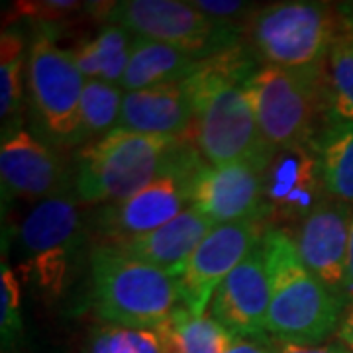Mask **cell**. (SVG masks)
I'll use <instances>...</instances> for the list:
<instances>
[{
    "label": "cell",
    "mask_w": 353,
    "mask_h": 353,
    "mask_svg": "<svg viewBox=\"0 0 353 353\" xmlns=\"http://www.w3.org/2000/svg\"><path fill=\"white\" fill-rule=\"evenodd\" d=\"M340 6L341 14L350 20V24L353 26V4H338Z\"/></svg>",
    "instance_id": "obj_34"
},
{
    "label": "cell",
    "mask_w": 353,
    "mask_h": 353,
    "mask_svg": "<svg viewBox=\"0 0 353 353\" xmlns=\"http://www.w3.org/2000/svg\"><path fill=\"white\" fill-rule=\"evenodd\" d=\"M269 299L271 289L261 238L218 287L208 314L238 340H265L269 338L265 328Z\"/></svg>",
    "instance_id": "obj_16"
},
{
    "label": "cell",
    "mask_w": 353,
    "mask_h": 353,
    "mask_svg": "<svg viewBox=\"0 0 353 353\" xmlns=\"http://www.w3.org/2000/svg\"><path fill=\"white\" fill-rule=\"evenodd\" d=\"M261 67L252 50L240 48L204 59L187 79L192 101V139L208 165L248 161L265 169L275 150L265 141L245 97V81Z\"/></svg>",
    "instance_id": "obj_1"
},
{
    "label": "cell",
    "mask_w": 353,
    "mask_h": 353,
    "mask_svg": "<svg viewBox=\"0 0 353 353\" xmlns=\"http://www.w3.org/2000/svg\"><path fill=\"white\" fill-rule=\"evenodd\" d=\"M243 88L259 132L273 150L310 145L324 126L322 67L261 65Z\"/></svg>",
    "instance_id": "obj_7"
},
{
    "label": "cell",
    "mask_w": 353,
    "mask_h": 353,
    "mask_svg": "<svg viewBox=\"0 0 353 353\" xmlns=\"http://www.w3.org/2000/svg\"><path fill=\"white\" fill-rule=\"evenodd\" d=\"M24 320H22V285L6 255L0 261V336L2 352H12L22 340Z\"/></svg>",
    "instance_id": "obj_27"
},
{
    "label": "cell",
    "mask_w": 353,
    "mask_h": 353,
    "mask_svg": "<svg viewBox=\"0 0 353 353\" xmlns=\"http://www.w3.org/2000/svg\"><path fill=\"white\" fill-rule=\"evenodd\" d=\"M310 150L330 196L353 204V124H324L310 141Z\"/></svg>",
    "instance_id": "obj_22"
},
{
    "label": "cell",
    "mask_w": 353,
    "mask_h": 353,
    "mask_svg": "<svg viewBox=\"0 0 353 353\" xmlns=\"http://www.w3.org/2000/svg\"><path fill=\"white\" fill-rule=\"evenodd\" d=\"M265 265L269 273V338L283 343L322 345L338 336L345 303L304 267L289 232L267 226Z\"/></svg>",
    "instance_id": "obj_2"
},
{
    "label": "cell",
    "mask_w": 353,
    "mask_h": 353,
    "mask_svg": "<svg viewBox=\"0 0 353 353\" xmlns=\"http://www.w3.org/2000/svg\"><path fill=\"white\" fill-rule=\"evenodd\" d=\"M322 102L324 124H353V26L343 14L322 63Z\"/></svg>",
    "instance_id": "obj_21"
},
{
    "label": "cell",
    "mask_w": 353,
    "mask_h": 353,
    "mask_svg": "<svg viewBox=\"0 0 353 353\" xmlns=\"http://www.w3.org/2000/svg\"><path fill=\"white\" fill-rule=\"evenodd\" d=\"M202 61L173 46L138 38L120 87L128 92V90L185 83L199 71Z\"/></svg>",
    "instance_id": "obj_19"
},
{
    "label": "cell",
    "mask_w": 353,
    "mask_h": 353,
    "mask_svg": "<svg viewBox=\"0 0 353 353\" xmlns=\"http://www.w3.org/2000/svg\"><path fill=\"white\" fill-rule=\"evenodd\" d=\"M83 353H171V347L165 324L152 330L97 324L88 332Z\"/></svg>",
    "instance_id": "obj_26"
},
{
    "label": "cell",
    "mask_w": 353,
    "mask_h": 353,
    "mask_svg": "<svg viewBox=\"0 0 353 353\" xmlns=\"http://www.w3.org/2000/svg\"><path fill=\"white\" fill-rule=\"evenodd\" d=\"M0 179L4 199H24L36 204L71 192L75 169L51 143L20 128L2 136Z\"/></svg>",
    "instance_id": "obj_13"
},
{
    "label": "cell",
    "mask_w": 353,
    "mask_h": 353,
    "mask_svg": "<svg viewBox=\"0 0 353 353\" xmlns=\"http://www.w3.org/2000/svg\"><path fill=\"white\" fill-rule=\"evenodd\" d=\"M24 34L14 28L4 26L0 36V118L2 136L16 132L22 124L24 114V75L28 69Z\"/></svg>",
    "instance_id": "obj_23"
},
{
    "label": "cell",
    "mask_w": 353,
    "mask_h": 353,
    "mask_svg": "<svg viewBox=\"0 0 353 353\" xmlns=\"http://www.w3.org/2000/svg\"><path fill=\"white\" fill-rule=\"evenodd\" d=\"M341 26L338 4L290 0L259 6L243 28V43L261 65L322 67Z\"/></svg>",
    "instance_id": "obj_6"
},
{
    "label": "cell",
    "mask_w": 353,
    "mask_h": 353,
    "mask_svg": "<svg viewBox=\"0 0 353 353\" xmlns=\"http://www.w3.org/2000/svg\"><path fill=\"white\" fill-rule=\"evenodd\" d=\"M104 22L118 24L136 38L152 39L187 51L196 59L236 50L243 43V32L220 24L179 0H122L104 2L99 10Z\"/></svg>",
    "instance_id": "obj_10"
},
{
    "label": "cell",
    "mask_w": 353,
    "mask_h": 353,
    "mask_svg": "<svg viewBox=\"0 0 353 353\" xmlns=\"http://www.w3.org/2000/svg\"><path fill=\"white\" fill-rule=\"evenodd\" d=\"M88 238V218L75 190L38 202L18 228V271L46 301L55 303L71 289Z\"/></svg>",
    "instance_id": "obj_5"
},
{
    "label": "cell",
    "mask_w": 353,
    "mask_h": 353,
    "mask_svg": "<svg viewBox=\"0 0 353 353\" xmlns=\"http://www.w3.org/2000/svg\"><path fill=\"white\" fill-rule=\"evenodd\" d=\"M212 228L214 224L206 216L190 206L165 226L136 238L114 241L112 245L179 279L189 263L190 255Z\"/></svg>",
    "instance_id": "obj_18"
},
{
    "label": "cell",
    "mask_w": 353,
    "mask_h": 353,
    "mask_svg": "<svg viewBox=\"0 0 353 353\" xmlns=\"http://www.w3.org/2000/svg\"><path fill=\"white\" fill-rule=\"evenodd\" d=\"M230 353H275L273 340H238Z\"/></svg>",
    "instance_id": "obj_32"
},
{
    "label": "cell",
    "mask_w": 353,
    "mask_h": 353,
    "mask_svg": "<svg viewBox=\"0 0 353 353\" xmlns=\"http://www.w3.org/2000/svg\"><path fill=\"white\" fill-rule=\"evenodd\" d=\"M265 228L263 222L248 220L220 224L206 234L176 279L187 312L206 314L218 287L252 252L253 245L261 241Z\"/></svg>",
    "instance_id": "obj_12"
},
{
    "label": "cell",
    "mask_w": 353,
    "mask_h": 353,
    "mask_svg": "<svg viewBox=\"0 0 353 353\" xmlns=\"http://www.w3.org/2000/svg\"><path fill=\"white\" fill-rule=\"evenodd\" d=\"M332 199L310 145L275 150L263 171L265 224L290 232Z\"/></svg>",
    "instance_id": "obj_11"
},
{
    "label": "cell",
    "mask_w": 353,
    "mask_h": 353,
    "mask_svg": "<svg viewBox=\"0 0 353 353\" xmlns=\"http://www.w3.org/2000/svg\"><path fill=\"white\" fill-rule=\"evenodd\" d=\"M136 39L126 28L104 22L92 38L79 41L71 50V55L87 81L120 85L126 75Z\"/></svg>",
    "instance_id": "obj_20"
},
{
    "label": "cell",
    "mask_w": 353,
    "mask_h": 353,
    "mask_svg": "<svg viewBox=\"0 0 353 353\" xmlns=\"http://www.w3.org/2000/svg\"><path fill=\"white\" fill-rule=\"evenodd\" d=\"M190 4L202 14H206L208 18L220 24L232 26L240 32H243L250 18L259 8L257 4L241 2V0H190Z\"/></svg>",
    "instance_id": "obj_29"
},
{
    "label": "cell",
    "mask_w": 353,
    "mask_h": 353,
    "mask_svg": "<svg viewBox=\"0 0 353 353\" xmlns=\"http://www.w3.org/2000/svg\"><path fill=\"white\" fill-rule=\"evenodd\" d=\"M171 353H230L238 338L212 316H194L181 308L167 324Z\"/></svg>",
    "instance_id": "obj_24"
},
{
    "label": "cell",
    "mask_w": 353,
    "mask_h": 353,
    "mask_svg": "<svg viewBox=\"0 0 353 353\" xmlns=\"http://www.w3.org/2000/svg\"><path fill=\"white\" fill-rule=\"evenodd\" d=\"M194 112L189 87L185 83L124 90L118 128L145 136L192 138Z\"/></svg>",
    "instance_id": "obj_17"
},
{
    "label": "cell",
    "mask_w": 353,
    "mask_h": 353,
    "mask_svg": "<svg viewBox=\"0 0 353 353\" xmlns=\"http://www.w3.org/2000/svg\"><path fill=\"white\" fill-rule=\"evenodd\" d=\"M204 163L206 161L202 159L199 148L190 141L167 171L134 196L97 206L88 214V228L90 236L97 240L94 243H114L136 238L183 214L192 206L194 179Z\"/></svg>",
    "instance_id": "obj_9"
},
{
    "label": "cell",
    "mask_w": 353,
    "mask_h": 353,
    "mask_svg": "<svg viewBox=\"0 0 353 353\" xmlns=\"http://www.w3.org/2000/svg\"><path fill=\"white\" fill-rule=\"evenodd\" d=\"M92 310L102 324L120 328H161L185 308L179 281L112 243L88 252Z\"/></svg>",
    "instance_id": "obj_3"
},
{
    "label": "cell",
    "mask_w": 353,
    "mask_h": 353,
    "mask_svg": "<svg viewBox=\"0 0 353 353\" xmlns=\"http://www.w3.org/2000/svg\"><path fill=\"white\" fill-rule=\"evenodd\" d=\"M353 296V216L350 224V243H347V285H345V299Z\"/></svg>",
    "instance_id": "obj_33"
},
{
    "label": "cell",
    "mask_w": 353,
    "mask_h": 353,
    "mask_svg": "<svg viewBox=\"0 0 353 353\" xmlns=\"http://www.w3.org/2000/svg\"><path fill=\"white\" fill-rule=\"evenodd\" d=\"M190 141L194 139L145 136L116 128L77 152V199L83 206L126 201L167 171Z\"/></svg>",
    "instance_id": "obj_4"
},
{
    "label": "cell",
    "mask_w": 353,
    "mask_h": 353,
    "mask_svg": "<svg viewBox=\"0 0 353 353\" xmlns=\"http://www.w3.org/2000/svg\"><path fill=\"white\" fill-rule=\"evenodd\" d=\"M81 10H87V4L75 0H24L12 6L10 22L16 18H30L34 24L55 26Z\"/></svg>",
    "instance_id": "obj_28"
},
{
    "label": "cell",
    "mask_w": 353,
    "mask_h": 353,
    "mask_svg": "<svg viewBox=\"0 0 353 353\" xmlns=\"http://www.w3.org/2000/svg\"><path fill=\"white\" fill-rule=\"evenodd\" d=\"M87 79L71 50L57 43L55 26L36 24L30 43L26 88L41 136L51 145L77 148L81 97Z\"/></svg>",
    "instance_id": "obj_8"
},
{
    "label": "cell",
    "mask_w": 353,
    "mask_h": 353,
    "mask_svg": "<svg viewBox=\"0 0 353 353\" xmlns=\"http://www.w3.org/2000/svg\"><path fill=\"white\" fill-rule=\"evenodd\" d=\"M338 340L353 353V296L343 308L340 328H338Z\"/></svg>",
    "instance_id": "obj_31"
},
{
    "label": "cell",
    "mask_w": 353,
    "mask_h": 353,
    "mask_svg": "<svg viewBox=\"0 0 353 353\" xmlns=\"http://www.w3.org/2000/svg\"><path fill=\"white\" fill-rule=\"evenodd\" d=\"M124 102V88L104 81H87L81 97L77 148L104 138L118 128Z\"/></svg>",
    "instance_id": "obj_25"
},
{
    "label": "cell",
    "mask_w": 353,
    "mask_h": 353,
    "mask_svg": "<svg viewBox=\"0 0 353 353\" xmlns=\"http://www.w3.org/2000/svg\"><path fill=\"white\" fill-rule=\"evenodd\" d=\"M352 216L353 204L328 199L289 232L304 267L345 304L347 243Z\"/></svg>",
    "instance_id": "obj_14"
},
{
    "label": "cell",
    "mask_w": 353,
    "mask_h": 353,
    "mask_svg": "<svg viewBox=\"0 0 353 353\" xmlns=\"http://www.w3.org/2000/svg\"><path fill=\"white\" fill-rule=\"evenodd\" d=\"M263 171L248 161L204 163L194 179L192 206L214 226L248 220L265 224Z\"/></svg>",
    "instance_id": "obj_15"
},
{
    "label": "cell",
    "mask_w": 353,
    "mask_h": 353,
    "mask_svg": "<svg viewBox=\"0 0 353 353\" xmlns=\"http://www.w3.org/2000/svg\"><path fill=\"white\" fill-rule=\"evenodd\" d=\"M273 347L275 353H352L340 340L328 341L322 345H299V343H283L273 340Z\"/></svg>",
    "instance_id": "obj_30"
}]
</instances>
